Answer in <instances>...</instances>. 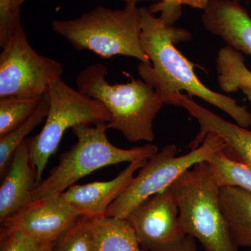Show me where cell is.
<instances>
[{
	"instance_id": "6da1fadb",
	"label": "cell",
	"mask_w": 251,
	"mask_h": 251,
	"mask_svg": "<svg viewBox=\"0 0 251 251\" xmlns=\"http://www.w3.org/2000/svg\"><path fill=\"white\" fill-rule=\"evenodd\" d=\"M140 11L142 47L151 63L140 62L138 73L142 80L152 86L164 103L179 106L181 92H186L223 110L237 125L249 128L251 113L247 108L234 99L206 87L196 75L192 63L175 47L191 39V33L184 28L168 25L146 6L140 7Z\"/></svg>"
},
{
	"instance_id": "7a4b0ae2",
	"label": "cell",
	"mask_w": 251,
	"mask_h": 251,
	"mask_svg": "<svg viewBox=\"0 0 251 251\" xmlns=\"http://www.w3.org/2000/svg\"><path fill=\"white\" fill-rule=\"evenodd\" d=\"M108 69L100 63L91 64L77 74V90L103 104L111 115L109 128L121 132L132 143H151L153 122L163 108L161 97L152 86L131 78L124 84H110Z\"/></svg>"
},
{
	"instance_id": "3957f363",
	"label": "cell",
	"mask_w": 251,
	"mask_h": 251,
	"mask_svg": "<svg viewBox=\"0 0 251 251\" xmlns=\"http://www.w3.org/2000/svg\"><path fill=\"white\" fill-rule=\"evenodd\" d=\"M122 9L98 6L75 19L52 21V30L77 50L104 58L123 55L150 64L141 44L142 18L137 2L125 0Z\"/></svg>"
},
{
	"instance_id": "277c9868",
	"label": "cell",
	"mask_w": 251,
	"mask_h": 251,
	"mask_svg": "<svg viewBox=\"0 0 251 251\" xmlns=\"http://www.w3.org/2000/svg\"><path fill=\"white\" fill-rule=\"evenodd\" d=\"M107 122L78 125L73 127L77 143L60 155L58 164L31 193L30 202L48 196L59 195L76 181L97 170L125 162L149 160L158 152L156 145L146 144L128 150L117 148L107 137Z\"/></svg>"
},
{
	"instance_id": "5b68a950",
	"label": "cell",
	"mask_w": 251,
	"mask_h": 251,
	"mask_svg": "<svg viewBox=\"0 0 251 251\" xmlns=\"http://www.w3.org/2000/svg\"><path fill=\"white\" fill-rule=\"evenodd\" d=\"M170 187L186 235L198 239L206 251H237L221 209V187L206 162L184 172Z\"/></svg>"
},
{
	"instance_id": "8992f818",
	"label": "cell",
	"mask_w": 251,
	"mask_h": 251,
	"mask_svg": "<svg viewBox=\"0 0 251 251\" xmlns=\"http://www.w3.org/2000/svg\"><path fill=\"white\" fill-rule=\"evenodd\" d=\"M49 96L50 108L44 127L40 133L28 138L37 185L42 181L46 165L68 128L78 125L109 123L111 120L110 112L103 104L75 90L62 78L51 84Z\"/></svg>"
},
{
	"instance_id": "52a82bcc",
	"label": "cell",
	"mask_w": 251,
	"mask_h": 251,
	"mask_svg": "<svg viewBox=\"0 0 251 251\" xmlns=\"http://www.w3.org/2000/svg\"><path fill=\"white\" fill-rule=\"evenodd\" d=\"M224 148V140L214 132L207 133L201 146L183 156H176L175 145H167L148 160L138 176L108 206L105 217L125 219L145 199L170 187L184 172L207 162Z\"/></svg>"
},
{
	"instance_id": "ba28073f",
	"label": "cell",
	"mask_w": 251,
	"mask_h": 251,
	"mask_svg": "<svg viewBox=\"0 0 251 251\" xmlns=\"http://www.w3.org/2000/svg\"><path fill=\"white\" fill-rule=\"evenodd\" d=\"M0 54V99L42 98L61 78L62 64L32 49L21 23Z\"/></svg>"
},
{
	"instance_id": "9c48e42d",
	"label": "cell",
	"mask_w": 251,
	"mask_h": 251,
	"mask_svg": "<svg viewBox=\"0 0 251 251\" xmlns=\"http://www.w3.org/2000/svg\"><path fill=\"white\" fill-rule=\"evenodd\" d=\"M179 214L174 193L168 187L140 203L125 219L144 250L182 251L187 235Z\"/></svg>"
},
{
	"instance_id": "30bf717a",
	"label": "cell",
	"mask_w": 251,
	"mask_h": 251,
	"mask_svg": "<svg viewBox=\"0 0 251 251\" xmlns=\"http://www.w3.org/2000/svg\"><path fill=\"white\" fill-rule=\"evenodd\" d=\"M80 216L60 194L48 196L29 202L1 222V233L20 231L49 246Z\"/></svg>"
},
{
	"instance_id": "8fae6325",
	"label": "cell",
	"mask_w": 251,
	"mask_h": 251,
	"mask_svg": "<svg viewBox=\"0 0 251 251\" xmlns=\"http://www.w3.org/2000/svg\"><path fill=\"white\" fill-rule=\"evenodd\" d=\"M179 107L186 109L190 115L197 120L201 130L196 138L190 144L191 150L198 148L209 132H214L224 140L223 151L232 161L251 169V131L239 125L226 121L182 94L179 99Z\"/></svg>"
},
{
	"instance_id": "7c38bea8",
	"label": "cell",
	"mask_w": 251,
	"mask_h": 251,
	"mask_svg": "<svg viewBox=\"0 0 251 251\" xmlns=\"http://www.w3.org/2000/svg\"><path fill=\"white\" fill-rule=\"evenodd\" d=\"M148 160H138L130 164L113 179L82 185L74 184L61 193L62 199L80 216L92 220L105 217L108 206L117 199L135 177V173Z\"/></svg>"
},
{
	"instance_id": "4fadbf2b",
	"label": "cell",
	"mask_w": 251,
	"mask_h": 251,
	"mask_svg": "<svg viewBox=\"0 0 251 251\" xmlns=\"http://www.w3.org/2000/svg\"><path fill=\"white\" fill-rule=\"evenodd\" d=\"M206 30L241 53L251 55V16L234 0H210L202 14Z\"/></svg>"
},
{
	"instance_id": "5bb4252c",
	"label": "cell",
	"mask_w": 251,
	"mask_h": 251,
	"mask_svg": "<svg viewBox=\"0 0 251 251\" xmlns=\"http://www.w3.org/2000/svg\"><path fill=\"white\" fill-rule=\"evenodd\" d=\"M36 186V171L31 163L27 138L15 151L1 183L0 222L29 204Z\"/></svg>"
},
{
	"instance_id": "9a60e30c",
	"label": "cell",
	"mask_w": 251,
	"mask_h": 251,
	"mask_svg": "<svg viewBox=\"0 0 251 251\" xmlns=\"http://www.w3.org/2000/svg\"><path fill=\"white\" fill-rule=\"evenodd\" d=\"M220 203L234 244L251 248V193L234 186L221 187Z\"/></svg>"
},
{
	"instance_id": "2e32d148",
	"label": "cell",
	"mask_w": 251,
	"mask_h": 251,
	"mask_svg": "<svg viewBox=\"0 0 251 251\" xmlns=\"http://www.w3.org/2000/svg\"><path fill=\"white\" fill-rule=\"evenodd\" d=\"M94 251H147L140 247L126 219L93 220Z\"/></svg>"
},
{
	"instance_id": "e0dca14e",
	"label": "cell",
	"mask_w": 251,
	"mask_h": 251,
	"mask_svg": "<svg viewBox=\"0 0 251 251\" xmlns=\"http://www.w3.org/2000/svg\"><path fill=\"white\" fill-rule=\"evenodd\" d=\"M220 87L226 92H236L243 87H251V72L244 64V57L227 46L219 51L216 59Z\"/></svg>"
},
{
	"instance_id": "ac0fdd59",
	"label": "cell",
	"mask_w": 251,
	"mask_h": 251,
	"mask_svg": "<svg viewBox=\"0 0 251 251\" xmlns=\"http://www.w3.org/2000/svg\"><path fill=\"white\" fill-rule=\"evenodd\" d=\"M50 108L49 93L43 97L40 105L25 122L16 129L0 138V175L4 176L16 150L35 127L44 122Z\"/></svg>"
},
{
	"instance_id": "d6986e66",
	"label": "cell",
	"mask_w": 251,
	"mask_h": 251,
	"mask_svg": "<svg viewBox=\"0 0 251 251\" xmlns=\"http://www.w3.org/2000/svg\"><path fill=\"white\" fill-rule=\"evenodd\" d=\"M206 163L220 187L234 186L251 193V169L220 151Z\"/></svg>"
},
{
	"instance_id": "ffe728a7",
	"label": "cell",
	"mask_w": 251,
	"mask_h": 251,
	"mask_svg": "<svg viewBox=\"0 0 251 251\" xmlns=\"http://www.w3.org/2000/svg\"><path fill=\"white\" fill-rule=\"evenodd\" d=\"M49 251H94L93 220L80 216L72 227L50 244Z\"/></svg>"
},
{
	"instance_id": "44dd1931",
	"label": "cell",
	"mask_w": 251,
	"mask_h": 251,
	"mask_svg": "<svg viewBox=\"0 0 251 251\" xmlns=\"http://www.w3.org/2000/svg\"><path fill=\"white\" fill-rule=\"evenodd\" d=\"M43 97L0 99V138L25 122L40 105Z\"/></svg>"
},
{
	"instance_id": "7402d4cb",
	"label": "cell",
	"mask_w": 251,
	"mask_h": 251,
	"mask_svg": "<svg viewBox=\"0 0 251 251\" xmlns=\"http://www.w3.org/2000/svg\"><path fill=\"white\" fill-rule=\"evenodd\" d=\"M1 251H44L50 246L20 231L1 233Z\"/></svg>"
},
{
	"instance_id": "603a6c76",
	"label": "cell",
	"mask_w": 251,
	"mask_h": 251,
	"mask_svg": "<svg viewBox=\"0 0 251 251\" xmlns=\"http://www.w3.org/2000/svg\"><path fill=\"white\" fill-rule=\"evenodd\" d=\"M12 0H0V46L4 47L11 31L21 23V15L11 11Z\"/></svg>"
},
{
	"instance_id": "cb8c5ba5",
	"label": "cell",
	"mask_w": 251,
	"mask_h": 251,
	"mask_svg": "<svg viewBox=\"0 0 251 251\" xmlns=\"http://www.w3.org/2000/svg\"><path fill=\"white\" fill-rule=\"evenodd\" d=\"M202 0H161L157 4L158 9L164 14L175 16L182 12V6L197 7Z\"/></svg>"
},
{
	"instance_id": "d4e9b609",
	"label": "cell",
	"mask_w": 251,
	"mask_h": 251,
	"mask_svg": "<svg viewBox=\"0 0 251 251\" xmlns=\"http://www.w3.org/2000/svg\"><path fill=\"white\" fill-rule=\"evenodd\" d=\"M194 238L187 236L185 241L184 248L182 251H196V245Z\"/></svg>"
},
{
	"instance_id": "484cf974",
	"label": "cell",
	"mask_w": 251,
	"mask_h": 251,
	"mask_svg": "<svg viewBox=\"0 0 251 251\" xmlns=\"http://www.w3.org/2000/svg\"><path fill=\"white\" fill-rule=\"evenodd\" d=\"M25 0H12L11 11L15 15H21V7Z\"/></svg>"
},
{
	"instance_id": "4316f807",
	"label": "cell",
	"mask_w": 251,
	"mask_h": 251,
	"mask_svg": "<svg viewBox=\"0 0 251 251\" xmlns=\"http://www.w3.org/2000/svg\"><path fill=\"white\" fill-rule=\"evenodd\" d=\"M243 93L247 96L249 101L251 102V87H246L242 88Z\"/></svg>"
},
{
	"instance_id": "83f0119b",
	"label": "cell",
	"mask_w": 251,
	"mask_h": 251,
	"mask_svg": "<svg viewBox=\"0 0 251 251\" xmlns=\"http://www.w3.org/2000/svg\"><path fill=\"white\" fill-rule=\"evenodd\" d=\"M49 247H48L47 248H46V249H45V250H44V251H49Z\"/></svg>"
},
{
	"instance_id": "f1b7e54d",
	"label": "cell",
	"mask_w": 251,
	"mask_h": 251,
	"mask_svg": "<svg viewBox=\"0 0 251 251\" xmlns=\"http://www.w3.org/2000/svg\"><path fill=\"white\" fill-rule=\"evenodd\" d=\"M234 1H240V0H234Z\"/></svg>"
},
{
	"instance_id": "f546056e",
	"label": "cell",
	"mask_w": 251,
	"mask_h": 251,
	"mask_svg": "<svg viewBox=\"0 0 251 251\" xmlns=\"http://www.w3.org/2000/svg\"></svg>"
}]
</instances>
